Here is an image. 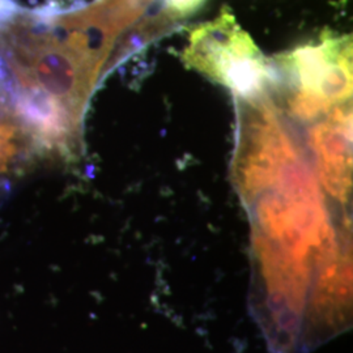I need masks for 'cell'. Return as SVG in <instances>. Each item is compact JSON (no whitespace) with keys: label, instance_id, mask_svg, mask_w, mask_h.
I'll return each instance as SVG.
<instances>
[{"label":"cell","instance_id":"cell-1","mask_svg":"<svg viewBox=\"0 0 353 353\" xmlns=\"http://www.w3.org/2000/svg\"><path fill=\"white\" fill-rule=\"evenodd\" d=\"M239 121L233 174L252 221L256 316L265 338L292 343L306 327L318 271L351 245L348 225L338 236L284 114L262 108Z\"/></svg>","mask_w":353,"mask_h":353},{"label":"cell","instance_id":"cell-2","mask_svg":"<svg viewBox=\"0 0 353 353\" xmlns=\"http://www.w3.org/2000/svg\"><path fill=\"white\" fill-rule=\"evenodd\" d=\"M186 61L225 84L240 99L259 93L270 74V64L229 16L194 33Z\"/></svg>","mask_w":353,"mask_h":353},{"label":"cell","instance_id":"cell-3","mask_svg":"<svg viewBox=\"0 0 353 353\" xmlns=\"http://www.w3.org/2000/svg\"><path fill=\"white\" fill-rule=\"evenodd\" d=\"M307 143L316 172L328 195L347 204L352 189V117L347 102L325 114L309 130Z\"/></svg>","mask_w":353,"mask_h":353},{"label":"cell","instance_id":"cell-4","mask_svg":"<svg viewBox=\"0 0 353 353\" xmlns=\"http://www.w3.org/2000/svg\"><path fill=\"white\" fill-rule=\"evenodd\" d=\"M41 157L45 154L36 137L0 92V201L11 195L14 185Z\"/></svg>","mask_w":353,"mask_h":353},{"label":"cell","instance_id":"cell-5","mask_svg":"<svg viewBox=\"0 0 353 353\" xmlns=\"http://www.w3.org/2000/svg\"><path fill=\"white\" fill-rule=\"evenodd\" d=\"M17 13L13 0H0V26H6Z\"/></svg>","mask_w":353,"mask_h":353}]
</instances>
